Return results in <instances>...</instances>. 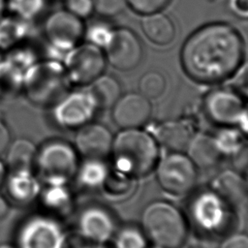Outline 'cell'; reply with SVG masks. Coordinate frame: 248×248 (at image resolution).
I'll use <instances>...</instances> for the list:
<instances>
[{
  "mask_svg": "<svg viewBox=\"0 0 248 248\" xmlns=\"http://www.w3.org/2000/svg\"><path fill=\"white\" fill-rule=\"evenodd\" d=\"M67 234L59 221L49 215H33L16 232L17 248H65Z\"/></svg>",
  "mask_w": 248,
  "mask_h": 248,
  "instance_id": "7",
  "label": "cell"
},
{
  "mask_svg": "<svg viewBox=\"0 0 248 248\" xmlns=\"http://www.w3.org/2000/svg\"><path fill=\"white\" fill-rule=\"evenodd\" d=\"M186 152L197 169L202 170H208L216 166L222 158L213 136L204 133L194 135Z\"/></svg>",
  "mask_w": 248,
  "mask_h": 248,
  "instance_id": "20",
  "label": "cell"
},
{
  "mask_svg": "<svg viewBox=\"0 0 248 248\" xmlns=\"http://www.w3.org/2000/svg\"><path fill=\"white\" fill-rule=\"evenodd\" d=\"M62 64L71 83L88 85L104 74L107 59L102 48L86 42L72 47Z\"/></svg>",
  "mask_w": 248,
  "mask_h": 248,
  "instance_id": "8",
  "label": "cell"
},
{
  "mask_svg": "<svg viewBox=\"0 0 248 248\" xmlns=\"http://www.w3.org/2000/svg\"><path fill=\"white\" fill-rule=\"evenodd\" d=\"M230 206L210 188L198 193L191 204L190 213L196 226L205 232H220L228 221Z\"/></svg>",
  "mask_w": 248,
  "mask_h": 248,
  "instance_id": "11",
  "label": "cell"
},
{
  "mask_svg": "<svg viewBox=\"0 0 248 248\" xmlns=\"http://www.w3.org/2000/svg\"><path fill=\"white\" fill-rule=\"evenodd\" d=\"M79 234L89 242L105 243L112 238L116 227L113 216L101 206L84 208L78 218Z\"/></svg>",
  "mask_w": 248,
  "mask_h": 248,
  "instance_id": "16",
  "label": "cell"
},
{
  "mask_svg": "<svg viewBox=\"0 0 248 248\" xmlns=\"http://www.w3.org/2000/svg\"><path fill=\"white\" fill-rule=\"evenodd\" d=\"M75 176L82 187L97 189L106 185L109 170L103 159L85 158V161L78 165Z\"/></svg>",
  "mask_w": 248,
  "mask_h": 248,
  "instance_id": "24",
  "label": "cell"
},
{
  "mask_svg": "<svg viewBox=\"0 0 248 248\" xmlns=\"http://www.w3.org/2000/svg\"><path fill=\"white\" fill-rule=\"evenodd\" d=\"M84 27L81 18L64 9L53 12L47 16L44 31L48 45L70 50L83 37Z\"/></svg>",
  "mask_w": 248,
  "mask_h": 248,
  "instance_id": "12",
  "label": "cell"
},
{
  "mask_svg": "<svg viewBox=\"0 0 248 248\" xmlns=\"http://www.w3.org/2000/svg\"><path fill=\"white\" fill-rule=\"evenodd\" d=\"M210 189L230 207L239 206L248 199V188L243 176L232 170L218 172L211 181Z\"/></svg>",
  "mask_w": 248,
  "mask_h": 248,
  "instance_id": "17",
  "label": "cell"
},
{
  "mask_svg": "<svg viewBox=\"0 0 248 248\" xmlns=\"http://www.w3.org/2000/svg\"><path fill=\"white\" fill-rule=\"evenodd\" d=\"M195 133L190 123L181 120H170L161 123L156 129L155 140L159 145L170 151H186Z\"/></svg>",
  "mask_w": 248,
  "mask_h": 248,
  "instance_id": "19",
  "label": "cell"
},
{
  "mask_svg": "<svg viewBox=\"0 0 248 248\" xmlns=\"http://www.w3.org/2000/svg\"><path fill=\"white\" fill-rule=\"evenodd\" d=\"M38 147L27 139L11 141L6 149V166L11 170H32L35 165Z\"/></svg>",
  "mask_w": 248,
  "mask_h": 248,
  "instance_id": "23",
  "label": "cell"
},
{
  "mask_svg": "<svg viewBox=\"0 0 248 248\" xmlns=\"http://www.w3.org/2000/svg\"><path fill=\"white\" fill-rule=\"evenodd\" d=\"M245 102L233 88L212 90L204 99V110L215 124L232 126L239 122Z\"/></svg>",
  "mask_w": 248,
  "mask_h": 248,
  "instance_id": "13",
  "label": "cell"
},
{
  "mask_svg": "<svg viewBox=\"0 0 248 248\" xmlns=\"http://www.w3.org/2000/svg\"><path fill=\"white\" fill-rule=\"evenodd\" d=\"M70 83L63 64L47 59L37 61L23 74L21 89L31 103L53 106L67 93Z\"/></svg>",
  "mask_w": 248,
  "mask_h": 248,
  "instance_id": "4",
  "label": "cell"
},
{
  "mask_svg": "<svg viewBox=\"0 0 248 248\" xmlns=\"http://www.w3.org/2000/svg\"><path fill=\"white\" fill-rule=\"evenodd\" d=\"M46 0H9L11 11L20 19L31 20L38 16L45 8Z\"/></svg>",
  "mask_w": 248,
  "mask_h": 248,
  "instance_id": "31",
  "label": "cell"
},
{
  "mask_svg": "<svg viewBox=\"0 0 248 248\" xmlns=\"http://www.w3.org/2000/svg\"><path fill=\"white\" fill-rule=\"evenodd\" d=\"M237 125L244 137H248V101L245 103L243 112Z\"/></svg>",
  "mask_w": 248,
  "mask_h": 248,
  "instance_id": "40",
  "label": "cell"
},
{
  "mask_svg": "<svg viewBox=\"0 0 248 248\" xmlns=\"http://www.w3.org/2000/svg\"><path fill=\"white\" fill-rule=\"evenodd\" d=\"M197 170L187 154L170 151L155 166L156 180L167 193L174 196L185 195L196 185Z\"/></svg>",
  "mask_w": 248,
  "mask_h": 248,
  "instance_id": "6",
  "label": "cell"
},
{
  "mask_svg": "<svg viewBox=\"0 0 248 248\" xmlns=\"http://www.w3.org/2000/svg\"><path fill=\"white\" fill-rule=\"evenodd\" d=\"M65 9L83 19L94 12L93 0H65Z\"/></svg>",
  "mask_w": 248,
  "mask_h": 248,
  "instance_id": "35",
  "label": "cell"
},
{
  "mask_svg": "<svg viewBox=\"0 0 248 248\" xmlns=\"http://www.w3.org/2000/svg\"><path fill=\"white\" fill-rule=\"evenodd\" d=\"M219 248H248V234L243 232L230 234L224 238Z\"/></svg>",
  "mask_w": 248,
  "mask_h": 248,
  "instance_id": "37",
  "label": "cell"
},
{
  "mask_svg": "<svg viewBox=\"0 0 248 248\" xmlns=\"http://www.w3.org/2000/svg\"><path fill=\"white\" fill-rule=\"evenodd\" d=\"M6 62L24 74L37 61H35L34 55L29 50L18 49L10 53Z\"/></svg>",
  "mask_w": 248,
  "mask_h": 248,
  "instance_id": "33",
  "label": "cell"
},
{
  "mask_svg": "<svg viewBox=\"0 0 248 248\" xmlns=\"http://www.w3.org/2000/svg\"><path fill=\"white\" fill-rule=\"evenodd\" d=\"M11 142V134L7 125L0 119V155L5 153Z\"/></svg>",
  "mask_w": 248,
  "mask_h": 248,
  "instance_id": "39",
  "label": "cell"
},
{
  "mask_svg": "<svg viewBox=\"0 0 248 248\" xmlns=\"http://www.w3.org/2000/svg\"><path fill=\"white\" fill-rule=\"evenodd\" d=\"M98 109L97 104L85 91L66 93L53 105V119L62 128L78 129L91 121Z\"/></svg>",
  "mask_w": 248,
  "mask_h": 248,
  "instance_id": "9",
  "label": "cell"
},
{
  "mask_svg": "<svg viewBox=\"0 0 248 248\" xmlns=\"http://www.w3.org/2000/svg\"><path fill=\"white\" fill-rule=\"evenodd\" d=\"M78 151L62 140H50L37 150L35 165L46 183H68L78 168Z\"/></svg>",
  "mask_w": 248,
  "mask_h": 248,
  "instance_id": "5",
  "label": "cell"
},
{
  "mask_svg": "<svg viewBox=\"0 0 248 248\" xmlns=\"http://www.w3.org/2000/svg\"><path fill=\"white\" fill-rule=\"evenodd\" d=\"M20 21V18L2 17L0 19V47H10L23 37L25 30Z\"/></svg>",
  "mask_w": 248,
  "mask_h": 248,
  "instance_id": "29",
  "label": "cell"
},
{
  "mask_svg": "<svg viewBox=\"0 0 248 248\" xmlns=\"http://www.w3.org/2000/svg\"><path fill=\"white\" fill-rule=\"evenodd\" d=\"M105 50L107 61L119 71L134 70L141 62L143 54L139 37L126 27L113 29Z\"/></svg>",
  "mask_w": 248,
  "mask_h": 248,
  "instance_id": "10",
  "label": "cell"
},
{
  "mask_svg": "<svg viewBox=\"0 0 248 248\" xmlns=\"http://www.w3.org/2000/svg\"><path fill=\"white\" fill-rule=\"evenodd\" d=\"M110 154L115 171L130 177H142L155 169L159 144L153 135L140 128L122 129L113 137Z\"/></svg>",
  "mask_w": 248,
  "mask_h": 248,
  "instance_id": "2",
  "label": "cell"
},
{
  "mask_svg": "<svg viewBox=\"0 0 248 248\" xmlns=\"http://www.w3.org/2000/svg\"><path fill=\"white\" fill-rule=\"evenodd\" d=\"M229 7L237 17L248 19V0H229Z\"/></svg>",
  "mask_w": 248,
  "mask_h": 248,
  "instance_id": "38",
  "label": "cell"
},
{
  "mask_svg": "<svg viewBox=\"0 0 248 248\" xmlns=\"http://www.w3.org/2000/svg\"><path fill=\"white\" fill-rule=\"evenodd\" d=\"M5 10H6V0H0V19L3 17Z\"/></svg>",
  "mask_w": 248,
  "mask_h": 248,
  "instance_id": "44",
  "label": "cell"
},
{
  "mask_svg": "<svg viewBox=\"0 0 248 248\" xmlns=\"http://www.w3.org/2000/svg\"><path fill=\"white\" fill-rule=\"evenodd\" d=\"M213 138L222 156L235 155L243 146L244 135L239 129L236 130L231 126H225Z\"/></svg>",
  "mask_w": 248,
  "mask_h": 248,
  "instance_id": "27",
  "label": "cell"
},
{
  "mask_svg": "<svg viewBox=\"0 0 248 248\" xmlns=\"http://www.w3.org/2000/svg\"><path fill=\"white\" fill-rule=\"evenodd\" d=\"M139 92L148 100L157 99L165 92L167 82L165 77L157 71L144 73L139 80Z\"/></svg>",
  "mask_w": 248,
  "mask_h": 248,
  "instance_id": "28",
  "label": "cell"
},
{
  "mask_svg": "<svg viewBox=\"0 0 248 248\" xmlns=\"http://www.w3.org/2000/svg\"><path fill=\"white\" fill-rule=\"evenodd\" d=\"M82 248H107L104 243H95V242H89L87 245L83 246Z\"/></svg>",
  "mask_w": 248,
  "mask_h": 248,
  "instance_id": "43",
  "label": "cell"
},
{
  "mask_svg": "<svg viewBox=\"0 0 248 248\" xmlns=\"http://www.w3.org/2000/svg\"><path fill=\"white\" fill-rule=\"evenodd\" d=\"M114 248H146L147 240L141 228L127 225L115 231L113 236Z\"/></svg>",
  "mask_w": 248,
  "mask_h": 248,
  "instance_id": "26",
  "label": "cell"
},
{
  "mask_svg": "<svg viewBox=\"0 0 248 248\" xmlns=\"http://www.w3.org/2000/svg\"><path fill=\"white\" fill-rule=\"evenodd\" d=\"M244 43L230 24L213 22L202 26L184 42L180 59L184 72L201 83L231 78L243 62Z\"/></svg>",
  "mask_w": 248,
  "mask_h": 248,
  "instance_id": "1",
  "label": "cell"
},
{
  "mask_svg": "<svg viewBox=\"0 0 248 248\" xmlns=\"http://www.w3.org/2000/svg\"><path fill=\"white\" fill-rule=\"evenodd\" d=\"M113 29L104 21H94L87 27H84V34L86 42L92 44L100 48H105L108 44Z\"/></svg>",
  "mask_w": 248,
  "mask_h": 248,
  "instance_id": "30",
  "label": "cell"
},
{
  "mask_svg": "<svg viewBox=\"0 0 248 248\" xmlns=\"http://www.w3.org/2000/svg\"><path fill=\"white\" fill-rule=\"evenodd\" d=\"M245 179V182H246V185H247V188H248V170H247V173H246V176L244 177Z\"/></svg>",
  "mask_w": 248,
  "mask_h": 248,
  "instance_id": "46",
  "label": "cell"
},
{
  "mask_svg": "<svg viewBox=\"0 0 248 248\" xmlns=\"http://www.w3.org/2000/svg\"><path fill=\"white\" fill-rule=\"evenodd\" d=\"M157 248H158V247H157Z\"/></svg>",
  "mask_w": 248,
  "mask_h": 248,
  "instance_id": "47",
  "label": "cell"
},
{
  "mask_svg": "<svg viewBox=\"0 0 248 248\" xmlns=\"http://www.w3.org/2000/svg\"><path fill=\"white\" fill-rule=\"evenodd\" d=\"M127 5V0H93L94 12L104 17H112L121 14Z\"/></svg>",
  "mask_w": 248,
  "mask_h": 248,
  "instance_id": "32",
  "label": "cell"
},
{
  "mask_svg": "<svg viewBox=\"0 0 248 248\" xmlns=\"http://www.w3.org/2000/svg\"><path fill=\"white\" fill-rule=\"evenodd\" d=\"M68 183H46L40 196L44 206L57 214L67 213L72 204V195Z\"/></svg>",
  "mask_w": 248,
  "mask_h": 248,
  "instance_id": "25",
  "label": "cell"
},
{
  "mask_svg": "<svg viewBox=\"0 0 248 248\" xmlns=\"http://www.w3.org/2000/svg\"><path fill=\"white\" fill-rule=\"evenodd\" d=\"M88 85L87 91L94 99L98 108H111L122 95L120 82L111 75L102 74Z\"/></svg>",
  "mask_w": 248,
  "mask_h": 248,
  "instance_id": "22",
  "label": "cell"
},
{
  "mask_svg": "<svg viewBox=\"0 0 248 248\" xmlns=\"http://www.w3.org/2000/svg\"><path fill=\"white\" fill-rule=\"evenodd\" d=\"M0 248H17L16 245L10 244V243H1Z\"/></svg>",
  "mask_w": 248,
  "mask_h": 248,
  "instance_id": "45",
  "label": "cell"
},
{
  "mask_svg": "<svg viewBox=\"0 0 248 248\" xmlns=\"http://www.w3.org/2000/svg\"><path fill=\"white\" fill-rule=\"evenodd\" d=\"M233 89L248 98V61L241 63L232 76Z\"/></svg>",
  "mask_w": 248,
  "mask_h": 248,
  "instance_id": "36",
  "label": "cell"
},
{
  "mask_svg": "<svg viewBox=\"0 0 248 248\" xmlns=\"http://www.w3.org/2000/svg\"><path fill=\"white\" fill-rule=\"evenodd\" d=\"M141 29L146 38L158 46H167L175 37V26L172 20L160 12L144 15Z\"/></svg>",
  "mask_w": 248,
  "mask_h": 248,
  "instance_id": "21",
  "label": "cell"
},
{
  "mask_svg": "<svg viewBox=\"0 0 248 248\" xmlns=\"http://www.w3.org/2000/svg\"><path fill=\"white\" fill-rule=\"evenodd\" d=\"M170 0H127V4L138 14L148 15L160 12Z\"/></svg>",
  "mask_w": 248,
  "mask_h": 248,
  "instance_id": "34",
  "label": "cell"
},
{
  "mask_svg": "<svg viewBox=\"0 0 248 248\" xmlns=\"http://www.w3.org/2000/svg\"><path fill=\"white\" fill-rule=\"evenodd\" d=\"M6 190L10 198L18 203H30L41 193L42 185L32 170H12L6 176Z\"/></svg>",
  "mask_w": 248,
  "mask_h": 248,
  "instance_id": "18",
  "label": "cell"
},
{
  "mask_svg": "<svg viewBox=\"0 0 248 248\" xmlns=\"http://www.w3.org/2000/svg\"><path fill=\"white\" fill-rule=\"evenodd\" d=\"M75 148L85 158L104 159L110 154L113 136L110 130L97 122H88L77 129Z\"/></svg>",
  "mask_w": 248,
  "mask_h": 248,
  "instance_id": "15",
  "label": "cell"
},
{
  "mask_svg": "<svg viewBox=\"0 0 248 248\" xmlns=\"http://www.w3.org/2000/svg\"><path fill=\"white\" fill-rule=\"evenodd\" d=\"M7 176V166L0 160V187L4 184Z\"/></svg>",
  "mask_w": 248,
  "mask_h": 248,
  "instance_id": "42",
  "label": "cell"
},
{
  "mask_svg": "<svg viewBox=\"0 0 248 248\" xmlns=\"http://www.w3.org/2000/svg\"><path fill=\"white\" fill-rule=\"evenodd\" d=\"M152 106L150 100L140 92L123 94L111 108V118L121 129L140 128L150 118Z\"/></svg>",
  "mask_w": 248,
  "mask_h": 248,
  "instance_id": "14",
  "label": "cell"
},
{
  "mask_svg": "<svg viewBox=\"0 0 248 248\" xmlns=\"http://www.w3.org/2000/svg\"><path fill=\"white\" fill-rule=\"evenodd\" d=\"M10 211V204L6 198L0 195V220L5 218Z\"/></svg>",
  "mask_w": 248,
  "mask_h": 248,
  "instance_id": "41",
  "label": "cell"
},
{
  "mask_svg": "<svg viewBox=\"0 0 248 248\" xmlns=\"http://www.w3.org/2000/svg\"><path fill=\"white\" fill-rule=\"evenodd\" d=\"M140 228L158 248H180L188 234L184 215L167 201H154L143 208Z\"/></svg>",
  "mask_w": 248,
  "mask_h": 248,
  "instance_id": "3",
  "label": "cell"
}]
</instances>
